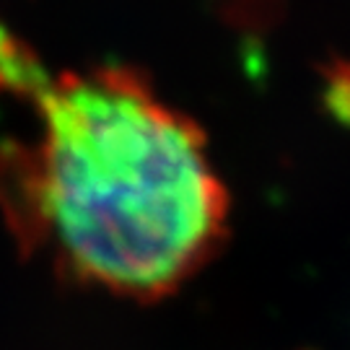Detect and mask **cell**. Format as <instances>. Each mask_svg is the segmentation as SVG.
<instances>
[{"mask_svg":"<svg viewBox=\"0 0 350 350\" xmlns=\"http://www.w3.org/2000/svg\"><path fill=\"white\" fill-rule=\"evenodd\" d=\"M322 75V104L329 117L350 130V60L332 57L319 68Z\"/></svg>","mask_w":350,"mask_h":350,"instance_id":"3957f363","label":"cell"},{"mask_svg":"<svg viewBox=\"0 0 350 350\" xmlns=\"http://www.w3.org/2000/svg\"><path fill=\"white\" fill-rule=\"evenodd\" d=\"M47 78L50 73L42 68L37 52L0 24V91L31 101Z\"/></svg>","mask_w":350,"mask_h":350,"instance_id":"7a4b0ae2","label":"cell"},{"mask_svg":"<svg viewBox=\"0 0 350 350\" xmlns=\"http://www.w3.org/2000/svg\"><path fill=\"white\" fill-rule=\"evenodd\" d=\"M37 143L0 146V213L24 254L114 296L159 301L221 254L231 198L189 114L127 65L47 78Z\"/></svg>","mask_w":350,"mask_h":350,"instance_id":"6da1fadb","label":"cell"}]
</instances>
